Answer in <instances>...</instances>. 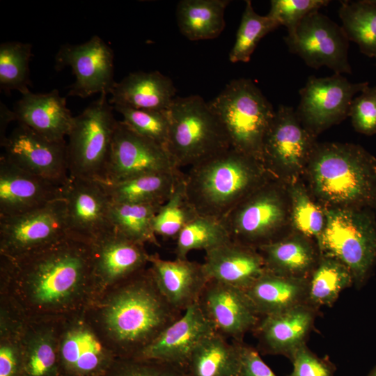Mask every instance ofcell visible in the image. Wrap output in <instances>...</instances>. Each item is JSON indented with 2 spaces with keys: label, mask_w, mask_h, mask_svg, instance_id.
I'll return each mask as SVG.
<instances>
[{
  "label": "cell",
  "mask_w": 376,
  "mask_h": 376,
  "mask_svg": "<svg viewBox=\"0 0 376 376\" xmlns=\"http://www.w3.org/2000/svg\"><path fill=\"white\" fill-rule=\"evenodd\" d=\"M265 170L260 161L230 148L190 167L186 194L198 214L221 220L266 182Z\"/></svg>",
  "instance_id": "6da1fadb"
},
{
  "label": "cell",
  "mask_w": 376,
  "mask_h": 376,
  "mask_svg": "<svg viewBox=\"0 0 376 376\" xmlns=\"http://www.w3.org/2000/svg\"><path fill=\"white\" fill-rule=\"evenodd\" d=\"M309 161L313 187L322 201L336 207H376V159L362 147L315 145Z\"/></svg>",
  "instance_id": "7a4b0ae2"
},
{
  "label": "cell",
  "mask_w": 376,
  "mask_h": 376,
  "mask_svg": "<svg viewBox=\"0 0 376 376\" xmlns=\"http://www.w3.org/2000/svg\"><path fill=\"white\" fill-rule=\"evenodd\" d=\"M162 295L149 269L132 276L111 301L106 322L122 345L136 356L182 313Z\"/></svg>",
  "instance_id": "3957f363"
},
{
  "label": "cell",
  "mask_w": 376,
  "mask_h": 376,
  "mask_svg": "<svg viewBox=\"0 0 376 376\" xmlns=\"http://www.w3.org/2000/svg\"><path fill=\"white\" fill-rule=\"evenodd\" d=\"M208 104L230 148L262 162L264 137L275 111L259 88L249 79H233Z\"/></svg>",
  "instance_id": "277c9868"
},
{
  "label": "cell",
  "mask_w": 376,
  "mask_h": 376,
  "mask_svg": "<svg viewBox=\"0 0 376 376\" xmlns=\"http://www.w3.org/2000/svg\"><path fill=\"white\" fill-rule=\"evenodd\" d=\"M167 116V150L179 169L194 166L230 148L222 125L201 96L175 97Z\"/></svg>",
  "instance_id": "5b68a950"
},
{
  "label": "cell",
  "mask_w": 376,
  "mask_h": 376,
  "mask_svg": "<svg viewBox=\"0 0 376 376\" xmlns=\"http://www.w3.org/2000/svg\"><path fill=\"white\" fill-rule=\"evenodd\" d=\"M317 240L320 255L341 262L350 270L354 284L362 286L376 261V224L373 216L361 209H330Z\"/></svg>",
  "instance_id": "8992f818"
},
{
  "label": "cell",
  "mask_w": 376,
  "mask_h": 376,
  "mask_svg": "<svg viewBox=\"0 0 376 376\" xmlns=\"http://www.w3.org/2000/svg\"><path fill=\"white\" fill-rule=\"evenodd\" d=\"M107 93L74 117L68 133L69 176L104 182L118 120Z\"/></svg>",
  "instance_id": "52a82bcc"
},
{
  "label": "cell",
  "mask_w": 376,
  "mask_h": 376,
  "mask_svg": "<svg viewBox=\"0 0 376 376\" xmlns=\"http://www.w3.org/2000/svg\"><path fill=\"white\" fill-rule=\"evenodd\" d=\"M285 217V206L279 191L265 182L221 221L232 240L258 249L275 240Z\"/></svg>",
  "instance_id": "ba28073f"
},
{
  "label": "cell",
  "mask_w": 376,
  "mask_h": 376,
  "mask_svg": "<svg viewBox=\"0 0 376 376\" xmlns=\"http://www.w3.org/2000/svg\"><path fill=\"white\" fill-rule=\"evenodd\" d=\"M284 40L289 51L311 68L326 66L340 75L352 72L347 55L350 41L343 27L319 11L304 17Z\"/></svg>",
  "instance_id": "9c48e42d"
},
{
  "label": "cell",
  "mask_w": 376,
  "mask_h": 376,
  "mask_svg": "<svg viewBox=\"0 0 376 376\" xmlns=\"http://www.w3.org/2000/svg\"><path fill=\"white\" fill-rule=\"evenodd\" d=\"M66 236L64 198L23 214L0 217L1 251L11 258L45 247Z\"/></svg>",
  "instance_id": "30bf717a"
},
{
  "label": "cell",
  "mask_w": 376,
  "mask_h": 376,
  "mask_svg": "<svg viewBox=\"0 0 376 376\" xmlns=\"http://www.w3.org/2000/svg\"><path fill=\"white\" fill-rule=\"evenodd\" d=\"M368 86V82L352 83L340 74L310 76L299 91L297 118L313 136L348 116L354 95Z\"/></svg>",
  "instance_id": "8fae6325"
},
{
  "label": "cell",
  "mask_w": 376,
  "mask_h": 376,
  "mask_svg": "<svg viewBox=\"0 0 376 376\" xmlns=\"http://www.w3.org/2000/svg\"><path fill=\"white\" fill-rule=\"evenodd\" d=\"M63 198L68 236L92 245L114 230L109 217L111 201L100 182L69 176Z\"/></svg>",
  "instance_id": "7c38bea8"
},
{
  "label": "cell",
  "mask_w": 376,
  "mask_h": 376,
  "mask_svg": "<svg viewBox=\"0 0 376 376\" xmlns=\"http://www.w3.org/2000/svg\"><path fill=\"white\" fill-rule=\"evenodd\" d=\"M113 52L98 36L79 45H63L55 57V68H72L75 81L70 86V96L81 98L96 93L110 94L113 80Z\"/></svg>",
  "instance_id": "4fadbf2b"
},
{
  "label": "cell",
  "mask_w": 376,
  "mask_h": 376,
  "mask_svg": "<svg viewBox=\"0 0 376 376\" xmlns=\"http://www.w3.org/2000/svg\"><path fill=\"white\" fill-rule=\"evenodd\" d=\"M168 150L118 120L105 180L116 182L137 175L180 171Z\"/></svg>",
  "instance_id": "5bb4252c"
},
{
  "label": "cell",
  "mask_w": 376,
  "mask_h": 376,
  "mask_svg": "<svg viewBox=\"0 0 376 376\" xmlns=\"http://www.w3.org/2000/svg\"><path fill=\"white\" fill-rule=\"evenodd\" d=\"M1 146L4 156L26 171L62 185L69 178L65 141L49 140L18 123Z\"/></svg>",
  "instance_id": "9a60e30c"
},
{
  "label": "cell",
  "mask_w": 376,
  "mask_h": 376,
  "mask_svg": "<svg viewBox=\"0 0 376 376\" xmlns=\"http://www.w3.org/2000/svg\"><path fill=\"white\" fill-rule=\"evenodd\" d=\"M197 304L215 332L235 341H243L261 318L246 291L213 280L207 281Z\"/></svg>",
  "instance_id": "2e32d148"
},
{
  "label": "cell",
  "mask_w": 376,
  "mask_h": 376,
  "mask_svg": "<svg viewBox=\"0 0 376 376\" xmlns=\"http://www.w3.org/2000/svg\"><path fill=\"white\" fill-rule=\"evenodd\" d=\"M313 135L291 107L280 105L264 137L262 162L266 169L297 170L309 159L315 144Z\"/></svg>",
  "instance_id": "e0dca14e"
},
{
  "label": "cell",
  "mask_w": 376,
  "mask_h": 376,
  "mask_svg": "<svg viewBox=\"0 0 376 376\" xmlns=\"http://www.w3.org/2000/svg\"><path fill=\"white\" fill-rule=\"evenodd\" d=\"M63 185L26 171L1 155L0 217L23 214L63 198Z\"/></svg>",
  "instance_id": "ac0fdd59"
},
{
  "label": "cell",
  "mask_w": 376,
  "mask_h": 376,
  "mask_svg": "<svg viewBox=\"0 0 376 376\" xmlns=\"http://www.w3.org/2000/svg\"><path fill=\"white\" fill-rule=\"evenodd\" d=\"M319 309L305 303L285 311L262 316L252 331L257 350L264 354L282 355L290 360L306 344Z\"/></svg>",
  "instance_id": "d6986e66"
},
{
  "label": "cell",
  "mask_w": 376,
  "mask_h": 376,
  "mask_svg": "<svg viewBox=\"0 0 376 376\" xmlns=\"http://www.w3.org/2000/svg\"><path fill=\"white\" fill-rule=\"evenodd\" d=\"M215 332L198 304L185 310L136 357L166 363L184 370L196 346Z\"/></svg>",
  "instance_id": "ffe728a7"
},
{
  "label": "cell",
  "mask_w": 376,
  "mask_h": 376,
  "mask_svg": "<svg viewBox=\"0 0 376 376\" xmlns=\"http://www.w3.org/2000/svg\"><path fill=\"white\" fill-rule=\"evenodd\" d=\"M150 272L162 295L176 310L184 312L196 304L209 281L202 263L150 255Z\"/></svg>",
  "instance_id": "44dd1931"
},
{
  "label": "cell",
  "mask_w": 376,
  "mask_h": 376,
  "mask_svg": "<svg viewBox=\"0 0 376 376\" xmlns=\"http://www.w3.org/2000/svg\"><path fill=\"white\" fill-rule=\"evenodd\" d=\"M202 264L209 280L244 291L266 272L258 249L232 240L206 251Z\"/></svg>",
  "instance_id": "7402d4cb"
},
{
  "label": "cell",
  "mask_w": 376,
  "mask_h": 376,
  "mask_svg": "<svg viewBox=\"0 0 376 376\" xmlns=\"http://www.w3.org/2000/svg\"><path fill=\"white\" fill-rule=\"evenodd\" d=\"M22 95L13 109L16 120L49 140L65 141L74 119L65 97L56 89L47 93L29 91Z\"/></svg>",
  "instance_id": "603a6c76"
},
{
  "label": "cell",
  "mask_w": 376,
  "mask_h": 376,
  "mask_svg": "<svg viewBox=\"0 0 376 376\" xmlns=\"http://www.w3.org/2000/svg\"><path fill=\"white\" fill-rule=\"evenodd\" d=\"M175 93L172 80L160 72L138 71L115 83L109 102L136 109L166 111Z\"/></svg>",
  "instance_id": "cb8c5ba5"
},
{
  "label": "cell",
  "mask_w": 376,
  "mask_h": 376,
  "mask_svg": "<svg viewBox=\"0 0 376 376\" xmlns=\"http://www.w3.org/2000/svg\"><path fill=\"white\" fill-rule=\"evenodd\" d=\"M93 267L109 282L127 279L143 270L149 263L143 245L134 242L115 230L92 244Z\"/></svg>",
  "instance_id": "d4e9b609"
},
{
  "label": "cell",
  "mask_w": 376,
  "mask_h": 376,
  "mask_svg": "<svg viewBox=\"0 0 376 376\" xmlns=\"http://www.w3.org/2000/svg\"><path fill=\"white\" fill-rule=\"evenodd\" d=\"M308 279L266 272L246 292L262 316L279 313L308 303Z\"/></svg>",
  "instance_id": "484cf974"
},
{
  "label": "cell",
  "mask_w": 376,
  "mask_h": 376,
  "mask_svg": "<svg viewBox=\"0 0 376 376\" xmlns=\"http://www.w3.org/2000/svg\"><path fill=\"white\" fill-rule=\"evenodd\" d=\"M240 365L239 341L213 332L196 346L184 371L187 376H240Z\"/></svg>",
  "instance_id": "4316f807"
},
{
  "label": "cell",
  "mask_w": 376,
  "mask_h": 376,
  "mask_svg": "<svg viewBox=\"0 0 376 376\" xmlns=\"http://www.w3.org/2000/svg\"><path fill=\"white\" fill-rule=\"evenodd\" d=\"M258 251L267 271L295 278L308 279L320 258L311 243L299 236L276 239Z\"/></svg>",
  "instance_id": "83f0119b"
},
{
  "label": "cell",
  "mask_w": 376,
  "mask_h": 376,
  "mask_svg": "<svg viewBox=\"0 0 376 376\" xmlns=\"http://www.w3.org/2000/svg\"><path fill=\"white\" fill-rule=\"evenodd\" d=\"M182 173L181 170L151 173L116 182H100L111 203L162 205Z\"/></svg>",
  "instance_id": "f1b7e54d"
},
{
  "label": "cell",
  "mask_w": 376,
  "mask_h": 376,
  "mask_svg": "<svg viewBox=\"0 0 376 376\" xmlns=\"http://www.w3.org/2000/svg\"><path fill=\"white\" fill-rule=\"evenodd\" d=\"M228 0H182L177 5L176 18L180 33L189 40L213 39L226 23Z\"/></svg>",
  "instance_id": "f546056e"
},
{
  "label": "cell",
  "mask_w": 376,
  "mask_h": 376,
  "mask_svg": "<svg viewBox=\"0 0 376 376\" xmlns=\"http://www.w3.org/2000/svg\"><path fill=\"white\" fill-rule=\"evenodd\" d=\"M308 280L307 302L318 309L331 306L340 294L354 284L353 276L344 264L322 255Z\"/></svg>",
  "instance_id": "4dcf8cb0"
},
{
  "label": "cell",
  "mask_w": 376,
  "mask_h": 376,
  "mask_svg": "<svg viewBox=\"0 0 376 376\" xmlns=\"http://www.w3.org/2000/svg\"><path fill=\"white\" fill-rule=\"evenodd\" d=\"M161 205L111 202L109 217L113 230L134 242L159 245L154 230V219Z\"/></svg>",
  "instance_id": "1f68e13d"
},
{
  "label": "cell",
  "mask_w": 376,
  "mask_h": 376,
  "mask_svg": "<svg viewBox=\"0 0 376 376\" xmlns=\"http://www.w3.org/2000/svg\"><path fill=\"white\" fill-rule=\"evenodd\" d=\"M338 10L342 27L360 51L376 58V3L373 0L343 1Z\"/></svg>",
  "instance_id": "d6a6232c"
},
{
  "label": "cell",
  "mask_w": 376,
  "mask_h": 376,
  "mask_svg": "<svg viewBox=\"0 0 376 376\" xmlns=\"http://www.w3.org/2000/svg\"><path fill=\"white\" fill-rule=\"evenodd\" d=\"M230 237L220 219L198 215L176 237V258L185 259L194 250L205 252L230 241Z\"/></svg>",
  "instance_id": "836d02e7"
},
{
  "label": "cell",
  "mask_w": 376,
  "mask_h": 376,
  "mask_svg": "<svg viewBox=\"0 0 376 376\" xmlns=\"http://www.w3.org/2000/svg\"><path fill=\"white\" fill-rule=\"evenodd\" d=\"M184 176L183 173L180 175L171 196L155 217L157 236L176 239L180 232L198 215L187 198Z\"/></svg>",
  "instance_id": "e575fe53"
},
{
  "label": "cell",
  "mask_w": 376,
  "mask_h": 376,
  "mask_svg": "<svg viewBox=\"0 0 376 376\" xmlns=\"http://www.w3.org/2000/svg\"><path fill=\"white\" fill-rule=\"evenodd\" d=\"M280 26L268 14L260 15L255 12L251 1L246 0L236 39L229 54L232 63L249 62L260 40Z\"/></svg>",
  "instance_id": "d590c367"
},
{
  "label": "cell",
  "mask_w": 376,
  "mask_h": 376,
  "mask_svg": "<svg viewBox=\"0 0 376 376\" xmlns=\"http://www.w3.org/2000/svg\"><path fill=\"white\" fill-rule=\"evenodd\" d=\"M32 45L18 41L0 45V88L6 92L19 91L22 95L29 91V63Z\"/></svg>",
  "instance_id": "8d00e7d4"
},
{
  "label": "cell",
  "mask_w": 376,
  "mask_h": 376,
  "mask_svg": "<svg viewBox=\"0 0 376 376\" xmlns=\"http://www.w3.org/2000/svg\"><path fill=\"white\" fill-rule=\"evenodd\" d=\"M123 116L122 121L134 132L167 150L169 118L166 111L136 109L113 106Z\"/></svg>",
  "instance_id": "74e56055"
},
{
  "label": "cell",
  "mask_w": 376,
  "mask_h": 376,
  "mask_svg": "<svg viewBox=\"0 0 376 376\" xmlns=\"http://www.w3.org/2000/svg\"><path fill=\"white\" fill-rule=\"evenodd\" d=\"M61 353L68 364L79 370L88 372L97 366L102 347L92 333L86 329H78L66 336Z\"/></svg>",
  "instance_id": "f35d334b"
},
{
  "label": "cell",
  "mask_w": 376,
  "mask_h": 376,
  "mask_svg": "<svg viewBox=\"0 0 376 376\" xmlns=\"http://www.w3.org/2000/svg\"><path fill=\"white\" fill-rule=\"evenodd\" d=\"M293 224L301 234L308 237L320 236L325 224V215L311 200L306 191L295 186L291 191Z\"/></svg>",
  "instance_id": "ab89813d"
},
{
  "label": "cell",
  "mask_w": 376,
  "mask_h": 376,
  "mask_svg": "<svg viewBox=\"0 0 376 376\" xmlns=\"http://www.w3.org/2000/svg\"><path fill=\"white\" fill-rule=\"evenodd\" d=\"M329 2L327 0H272L268 15L280 26H285L288 35H291L304 17Z\"/></svg>",
  "instance_id": "60d3db41"
},
{
  "label": "cell",
  "mask_w": 376,
  "mask_h": 376,
  "mask_svg": "<svg viewBox=\"0 0 376 376\" xmlns=\"http://www.w3.org/2000/svg\"><path fill=\"white\" fill-rule=\"evenodd\" d=\"M349 116L357 132L367 135L376 133V86H368L354 97Z\"/></svg>",
  "instance_id": "b9f144b4"
},
{
  "label": "cell",
  "mask_w": 376,
  "mask_h": 376,
  "mask_svg": "<svg viewBox=\"0 0 376 376\" xmlns=\"http://www.w3.org/2000/svg\"><path fill=\"white\" fill-rule=\"evenodd\" d=\"M290 361L293 369L288 376H334V366L314 354L306 344L295 352Z\"/></svg>",
  "instance_id": "7bdbcfd3"
},
{
  "label": "cell",
  "mask_w": 376,
  "mask_h": 376,
  "mask_svg": "<svg viewBox=\"0 0 376 376\" xmlns=\"http://www.w3.org/2000/svg\"><path fill=\"white\" fill-rule=\"evenodd\" d=\"M241 357L240 376H276L265 363L258 350L239 341Z\"/></svg>",
  "instance_id": "ee69618b"
},
{
  "label": "cell",
  "mask_w": 376,
  "mask_h": 376,
  "mask_svg": "<svg viewBox=\"0 0 376 376\" xmlns=\"http://www.w3.org/2000/svg\"><path fill=\"white\" fill-rule=\"evenodd\" d=\"M55 362V352L50 343L42 340L33 347L28 363L32 376H43L47 373Z\"/></svg>",
  "instance_id": "f6af8a7d"
},
{
  "label": "cell",
  "mask_w": 376,
  "mask_h": 376,
  "mask_svg": "<svg viewBox=\"0 0 376 376\" xmlns=\"http://www.w3.org/2000/svg\"><path fill=\"white\" fill-rule=\"evenodd\" d=\"M146 360L145 364L130 365L123 376H187L183 370L175 366L155 360Z\"/></svg>",
  "instance_id": "bcb514c9"
},
{
  "label": "cell",
  "mask_w": 376,
  "mask_h": 376,
  "mask_svg": "<svg viewBox=\"0 0 376 376\" xmlns=\"http://www.w3.org/2000/svg\"><path fill=\"white\" fill-rule=\"evenodd\" d=\"M15 367V357L10 347L4 345L0 349V376H12Z\"/></svg>",
  "instance_id": "7dc6e473"
},
{
  "label": "cell",
  "mask_w": 376,
  "mask_h": 376,
  "mask_svg": "<svg viewBox=\"0 0 376 376\" xmlns=\"http://www.w3.org/2000/svg\"><path fill=\"white\" fill-rule=\"evenodd\" d=\"M16 120L13 110H10L2 102L0 103V144L6 139V131L10 122Z\"/></svg>",
  "instance_id": "c3c4849f"
},
{
  "label": "cell",
  "mask_w": 376,
  "mask_h": 376,
  "mask_svg": "<svg viewBox=\"0 0 376 376\" xmlns=\"http://www.w3.org/2000/svg\"><path fill=\"white\" fill-rule=\"evenodd\" d=\"M368 376H376V366L370 370Z\"/></svg>",
  "instance_id": "681fc988"
},
{
  "label": "cell",
  "mask_w": 376,
  "mask_h": 376,
  "mask_svg": "<svg viewBox=\"0 0 376 376\" xmlns=\"http://www.w3.org/2000/svg\"><path fill=\"white\" fill-rule=\"evenodd\" d=\"M376 3V0H373Z\"/></svg>",
  "instance_id": "f907efd6"
}]
</instances>
